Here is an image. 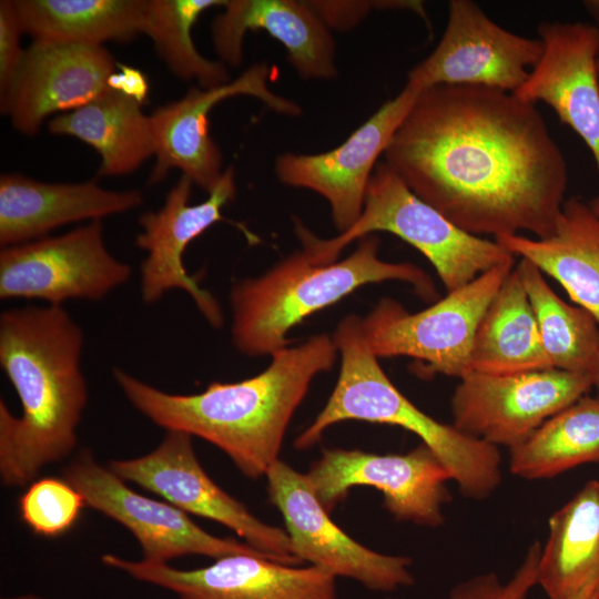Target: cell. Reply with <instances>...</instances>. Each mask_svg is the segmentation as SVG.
<instances>
[{
  "instance_id": "1",
  "label": "cell",
  "mask_w": 599,
  "mask_h": 599,
  "mask_svg": "<svg viewBox=\"0 0 599 599\" xmlns=\"http://www.w3.org/2000/svg\"><path fill=\"white\" fill-rule=\"evenodd\" d=\"M384 162L474 235L550 236L566 201L564 154L534 103L481 85L423 90Z\"/></svg>"
},
{
  "instance_id": "2",
  "label": "cell",
  "mask_w": 599,
  "mask_h": 599,
  "mask_svg": "<svg viewBox=\"0 0 599 599\" xmlns=\"http://www.w3.org/2000/svg\"><path fill=\"white\" fill-rule=\"evenodd\" d=\"M338 355L333 336L317 334L271 355L260 374L213 382L197 394H171L120 367L113 378L128 402L165 430L184 432L221 449L250 479L266 476L280 459L290 422L313 379Z\"/></svg>"
},
{
  "instance_id": "3",
  "label": "cell",
  "mask_w": 599,
  "mask_h": 599,
  "mask_svg": "<svg viewBox=\"0 0 599 599\" xmlns=\"http://www.w3.org/2000/svg\"><path fill=\"white\" fill-rule=\"evenodd\" d=\"M84 335L61 305L26 306L0 315V365L21 404L0 400V478L28 487L48 465L69 457L88 403L81 369Z\"/></svg>"
},
{
  "instance_id": "4",
  "label": "cell",
  "mask_w": 599,
  "mask_h": 599,
  "mask_svg": "<svg viewBox=\"0 0 599 599\" xmlns=\"http://www.w3.org/2000/svg\"><path fill=\"white\" fill-rule=\"evenodd\" d=\"M379 243L369 234L351 255L327 264L313 263L300 251L257 277L236 282L230 292L235 348L251 357L271 356L288 346L294 326L366 284L400 281L426 302L436 300L432 277L414 264L379 258Z\"/></svg>"
},
{
  "instance_id": "5",
  "label": "cell",
  "mask_w": 599,
  "mask_h": 599,
  "mask_svg": "<svg viewBox=\"0 0 599 599\" xmlns=\"http://www.w3.org/2000/svg\"><path fill=\"white\" fill-rule=\"evenodd\" d=\"M333 339L341 354L339 375L323 409L295 439L296 449L311 448L328 427L341 422L398 426L417 435L440 459L465 497L485 499L499 487V448L434 419L403 395L368 348L361 316L344 317Z\"/></svg>"
},
{
  "instance_id": "6",
  "label": "cell",
  "mask_w": 599,
  "mask_h": 599,
  "mask_svg": "<svg viewBox=\"0 0 599 599\" xmlns=\"http://www.w3.org/2000/svg\"><path fill=\"white\" fill-rule=\"evenodd\" d=\"M375 232L392 233L418 250L434 266L447 293L515 256L496 241L468 233L417 196L383 161L369 180L357 221L334 238L323 240L298 220L295 233L303 253L317 264L336 262L353 241Z\"/></svg>"
},
{
  "instance_id": "7",
  "label": "cell",
  "mask_w": 599,
  "mask_h": 599,
  "mask_svg": "<svg viewBox=\"0 0 599 599\" xmlns=\"http://www.w3.org/2000/svg\"><path fill=\"white\" fill-rule=\"evenodd\" d=\"M514 267L515 260L499 264L417 313L380 300L362 317L368 348L377 358L407 356L424 364V373L461 378L478 325Z\"/></svg>"
},
{
  "instance_id": "8",
  "label": "cell",
  "mask_w": 599,
  "mask_h": 599,
  "mask_svg": "<svg viewBox=\"0 0 599 599\" xmlns=\"http://www.w3.org/2000/svg\"><path fill=\"white\" fill-rule=\"evenodd\" d=\"M191 435L166 430L150 453L112 459L108 467L124 481L159 495L182 511L233 530L248 546L286 565L300 566L285 529L256 518L245 505L216 485L200 464Z\"/></svg>"
},
{
  "instance_id": "9",
  "label": "cell",
  "mask_w": 599,
  "mask_h": 599,
  "mask_svg": "<svg viewBox=\"0 0 599 599\" xmlns=\"http://www.w3.org/2000/svg\"><path fill=\"white\" fill-rule=\"evenodd\" d=\"M131 275V266L106 248L99 220L0 252V298L4 301L39 300L61 306L71 300L100 301Z\"/></svg>"
},
{
  "instance_id": "10",
  "label": "cell",
  "mask_w": 599,
  "mask_h": 599,
  "mask_svg": "<svg viewBox=\"0 0 599 599\" xmlns=\"http://www.w3.org/2000/svg\"><path fill=\"white\" fill-rule=\"evenodd\" d=\"M306 477L322 506L331 512L354 487L379 490L387 511L398 521L439 527L449 501L450 473L423 443L404 454H375L327 448Z\"/></svg>"
},
{
  "instance_id": "11",
  "label": "cell",
  "mask_w": 599,
  "mask_h": 599,
  "mask_svg": "<svg viewBox=\"0 0 599 599\" xmlns=\"http://www.w3.org/2000/svg\"><path fill=\"white\" fill-rule=\"evenodd\" d=\"M459 380L450 402L453 425L509 449L593 387L592 377L558 368L507 375L469 372Z\"/></svg>"
},
{
  "instance_id": "12",
  "label": "cell",
  "mask_w": 599,
  "mask_h": 599,
  "mask_svg": "<svg viewBox=\"0 0 599 599\" xmlns=\"http://www.w3.org/2000/svg\"><path fill=\"white\" fill-rule=\"evenodd\" d=\"M268 499L281 512L294 556L309 566L392 592L415 582L412 559L372 550L342 530L317 499L306 474L278 459L267 471Z\"/></svg>"
},
{
  "instance_id": "13",
  "label": "cell",
  "mask_w": 599,
  "mask_h": 599,
  "mask_svg": "<svg viewBox=\"0 0 599 599\" xmlns=\"http://www.w3.org/2000/svg\"><path fill=\"white\" fill-rule=\"evenodd\" d=\"M62 478L80 493L87 507L124 526L140 544L146 561L167 564L186 555L213 559L232 555L268 557L246 542L209 534L166 501L138 494L108 466L99 464L88 448L67 465Z\"/></svg>"
},
{
  "instance_id": "14",
  "label": "cell",
  "mask_w": 599,
  "mask_h": 599,
  "mask_svg": "<svg viewBox=\"0 0 599 599\" xmlns=\"http://www.w3.org/2000/svg\"><path fill=\"white\" fill-rule=\"evenodd\" d=\"M544 53L540 38L504 29L470 0H451L444 34L435 50L408 73L407 82L481 85L515 93Z\"/></svg>"
},
{
  "instance_id": "15",
  "label": "cell",
  "mask_w": 599,
  "mask_h": 599,
  "mask_svg": "<svg viewBox=\"0 0 599 599\" xmlns=\"http://www.w3.org/2000/svg\"><path fill=\"white\" fill-rule=\"evenodd\" d=\"M234 177V169L229 166L205 201L189 204L193 183L187 176L181 175L169 191L164 204L158 211H149L140 216L141 232L135 237V245L146 252L140 266V291L145 304H154L170 291L181 290L191 296L212 327L223 326L220 303L187 273L183 255L193 240L224 220L222 207L236 193Z\"/></svg>"
},
{
  "instance_id": "16",
  "label": "cell",
  "mask_w": 599,
  "mask_h": 599,
  "mask_svg": "<svg viewBox=\"0 0 599 599\" xmlns=\"http://www.w3.org/2000/svg\"><path fill=\"white\" fill-rule=\"evenodd\" d=\"M271 68L256 63L229 83L211 88H191L183 98L156 108L151 114L155 163L149 183H160L172 169H177L209 194L222 175V154L210 134L209 114L221 101L235 95H250L273 111L297 116L295 102L275 94L268 88Z\"/></svg>"
},
{
  "instance_id": "17",
  "label": "cell",
  "mask_w": 599,
  "mask_h": 599,
  "mask_svg": "<svg viewBox=\"0 0 599 599\" xmlns=\"http://www.w3.org/2000/svg\"><path fill=\"white\" fill-rule=\"evenodd\" d=\"M101 561L130 577L174 592L179 599H341L336 577L260 555L225 556L209 566L181 570L166 562L126 560L105 554Z\"/></svg>"
},
{
  "instance_id": "18",
  "label": "cell",
  "mask_w": 599,
  "mask_h": 599,
  "mask_svg": "<svg viewBox=\"0 0 599 599\" xmlns=\"http://www.w3.org/2000/svg\"><path fill=\"white\" fill-rule=\"evenodd\" d=\"M416 85L386 101L341 145L318 154L285 153L275 161V174L286 185L314 191L329 204L332 220L342 233L359 217L367 186L396 130L418 94Z\"/></svg>"
},
{
  "instance_id": "19",
  "label": "cell",
  "mask_w": 599,
  "mask_h": 599,
  "mask_svg": "<svg viewBox=\"0 0 599 599\" xmlns=\"http://www.w3.org/2000/svg\"><path fill=\"white\" fill-rule=\"evenodd\" d=\"M544 53L515 92L524 101L544 102L589 148L599 172V28L585 22H541ZM599 215V193L589 202Z\"/></svg>"
},
{
  "instance_id": "20",
  "label": "cell",
  "mask_w": 599,
  "mask_h": 599,
  "mask_svg": "<svg viewBox=\"0 0 599 599\" xmlns=\"http://www.w3.org/2000/svg\"><path fill=\"white\" fill-rule=\"evenodd\" d=\"M118 63L103 45L33 41L7 97L0 101L20 133H37L57 112L80 108L108 87Z\"/></svg>"
},
{
  "instance_id": "21",
  "label": "cell",
  "mask_w": 599,
  "mask_h": 599,
  "mask_svg": "<svg viewBox=\"0 0 599 599\" xmlns=\"http://www.w3.org/2000/svg\"><path fill=\"white\" fill-rule=\"evenodd\" d=\"M223 8L211 31L224 64L238 65L245 33L263 30L283 44L301 78L332 79L337 74L334 39L307 1L227 0Z\"/></svg>"
},
{
  "instance_id": "22",
  "label": "cell",
  "mask_w": 599,
  "mask_h": 599,
  "mask_svg": "<svg viewBox=\"0 0 599 599\" xmlns=\"http://www.w3.org/2000/svg\"><path fill=\"white\" fill-rule=\"evenodd\" d=\"M138 190L112 191L95 182L48 183L17 173L0 176V244L18 245L45 237L54 229L139 207Z\"/></svg>"
},
{
  "instance_id": "23",
  "label": "cell",
  "mask_w": 599,
  "mask_h": 599,
  "mask_svg": "<svg viewBox=\"0 0 599 599\" xmlns=\"http://www.w3.org/2000/svg\"><path fill=\"white\" fill-rule=\"evenodd\" d=\"M495 241L556 280L571 301L590 312L599 324V215L589 202L578 196L566 199L548 237L512 234Z\"/></svg>"
},
{
  "instance_id": "24",
  "label": "cell",
  "mask_w": 599,
  "mask_h": 599,
  "mask_svg": "<svg viewBox=\"0 0 599 599\" xmlns=\"http://www.w3.org/2000/svg\"><path fill=\"white\" fill-rule=\"evenodd\" d=\"M537 585L549 599H588L599 589V480H588L550 516Z\"/></svg>"
},
{
  "instance_id": "25",
  "label": "cell",
  "mask_w": 599,
  "mask_h": 599,
  "mask_svg": "<svg viewBox=\"0 0 599 599\" xmlns=\"http://www.w3.org/2000/svg\"><path fill=\"white\" fill-rule=\"evenodd\" d=\"M142 105L108 88L87 104L54 116L48 128L93 148L101 159L99 175H124L154 155L151 118Z\"/></svg>"
},
{
  "instance_id": "26",
  "label": "cell",
  "mask_w": 599,
  "mask_h": 599,
  "mask_svg": "<svg viewBox=\"0 0 599 599\" xmlns=\"http://www.w3.org/2000/svg\"><path fill=\"white\" fill-rule=\"evenodd\" d=\"M548 368L554 367L544 349L528 295L514 267L478 325L469 372L507 375Z\"/></svg>"
},
{
  "instance_id": "27",
  "label": "cell",
  "mask_w": 599,
  "mask_h": 599,
  "mask_svg": "<svg viewBox=\"0 0 599 599\" xmlns=\"http://www.w3.org/2000/svg\"><path fill=\"white\" fill-rule=\"evenodd\" d=\"M148 0H14L33 41L102 45L143 33Z\"/></svg>"
},
{
  "instance_id": "28",
  "label": "cell",
  "mask_w": 599,
  "mask_h": 599,
  "mask_svg": "<svg viewBox=\"0 0 599 599\" xmlns=\"http://www.w3.org/2000/svg\"><path fill=\"white\" fill-rule=\"evenodd\" d=\"M509 451L510 471L527 480L550 479L599 463V397L582 396Z\"/></svg>"
},
{
  "instance_id": "29",
  "label": "cell",
  "mask_w": 599,
  "mask_h": 599,
  "mask_svg": "<svg viewBox=\"0 0 599 599\" xmlns=\"http://www.w3.org/2000/svg\"><path fill=\"white\" fill-rule=\"evenodd\" d=\"M554 368L595 379L599 369V324L587 309L561 300L541 271L526 258L516 266Z\"/></svg>"
},
{
  "instance_id": "30",
  "label": "cell",
  "mask_w": 599,
  "mask_h": 599,
  "mask_svg": "<svg viewBox=\"0 0 599 599\" xmlns=\"http://www.w3.org/2000/svg\"><path fill=\"white\" fill-rule=\"evenodd\" d=\"M225 0H148L143 34L174 75L211 89L231 81L226 64L203 57L194 45L192 28L210 8L224 7Z\"/></svg>"
},
{
  "instance_id": "31",
  "label": "cell",
  "mask_w": 599,
  "mask_h": 599,
  "mask_svg": "<svg viewBox=\"0 0 599 599\" xmlns=\"http://www.w3.org/2000/svg\"><path fill=\"white\" fill-rule=\"evenodd\" d=\"M85 506L80 493L63 478L32 481L19 499L22 521L37 535L55 537L68 531Z\"/></svg>"
},
{
  "instance_id": "32",
  "label": "cell",
  "mask_w": 599,
  "mask_h": 599,
  "mask_svg": "<svg viewBox=\"0 0 599 599\" xmlns=\"http://www.w3.org/2000/svg\"><path fill=\"white\" fill-rule=\"evenodd\" d=\"M541 545L535 541L524 560L508 581L502 582L497 573L486 572L455 585L449 599H527L537 585L538 560Z\"/></svg>"
},
{
  "instance_id": "33",
  "label": "cell",
  "mask_w": 599,
  "mask_h": 599,
  "mask_svg": "<svg viewBox=\"0 0 599 599\" xmlns=\"http://www.w3.org/2000/svg\"><path fill=\"white\" fill-rule=\"evenodd\" d=\"M328 29L345 31L363 20L373 8L407 9L427 19L420 1H307Z\"/></svg>"
},
{
  "instance_id": "34",
  "label": "cell",
  "mask_w": 599,
  "mask_h": 599,
  "mask_svg": "<svg viewBox=\"0 0 599 599\" xmlns=\"http://www.w3.org/2000/svg\"><path fill=\"white\" fill-rule=\"evenodd\" d=\"M23 30L13 0L0 1V101L10 91L26 50L20 44Z\"/></svg>"
},
{
  "instance_id": "35",
  "label": "cell",
  "mask_w": 599,
  "mask_h": 599,
  "mask_svg": "<svg viewBox=\"0 0 599 599\" xmlns=\"http://www.w3.org/2000/svg\"><path fill=\"white\" fill-rule=\"evenodd\" d=\"M118 71L115 70L109 78L108 87L112 90L119 91L141 104L148 101L149 82L146 75L139 69L130 65L119 64Z\"/></svg>"
},
{
  "instance_id": "36",
  "label": "cell",
  "mask_w": 599,
  "mask_h": 599,
  "mask_svg": "<svg viewBox=\"0 0 599 599\" xmlns=\"http://www.w3.org/2000/svg\"><path fill=\"white\" fill-rule=\"evenodd\" d=\"M583 7L595 20L596 26L599 28V0H586L583 1Z\"/></svg>"
},
{
  "instance_id": "37",
  "label": "cell",
  "mask_w": 599,
  "mask_h": 599,
  "mask_svg": "<svg viewBox=\"0 0 599 599\" xmlns=\"http://www.w3.org/2000/svg\"><path fill=\"white\" fill-rule=\"evenodd\" d=\"M593 388L596 389V395L599 397V369L593 379Z\"/></svg>"
},
{
  "instance_id": "38",
  "label": "cell",
  "mask_w": 599,
  "mask_h": 599,
  "mask_svg": "<svg viewBox=\"0 0 599 599\" xmlns=\"http://www.w3.org/2000/svg\"><path fill=\"white\" fill-rule=\"evenodd\" d=\"M588 599H599V589L596 590Z\"/></svg>"
},
{
  "instance_id": "39",
  "label": "cell",
  "mask_w": 599,
  "mask_h": 599,
  "mask_svg": "<svg viewBox=\"0 0 599 599\" xmlns=\"http://www.w3.org/2000/svg\"><path fill=\"white\" fill-rule=\"evenodd\" d=\"M597 72H598V80H599V57L597 59Z\"/></svg>"
}]
</instances>
